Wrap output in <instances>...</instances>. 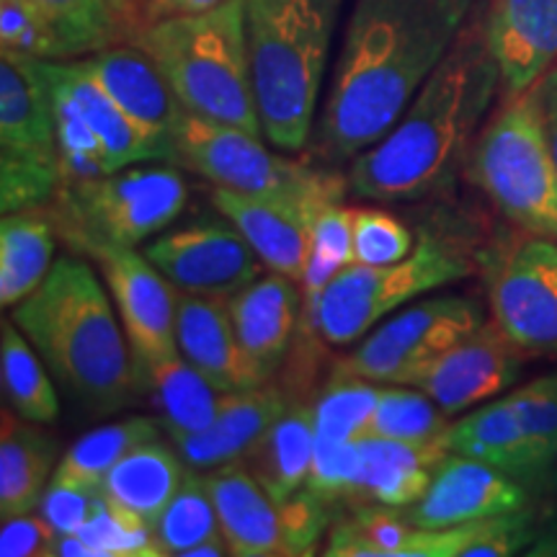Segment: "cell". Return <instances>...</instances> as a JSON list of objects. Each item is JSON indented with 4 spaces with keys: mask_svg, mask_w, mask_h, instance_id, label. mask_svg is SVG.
I'll return each instance as SVG.
<instances>
[{
    "mask_svg": "<svg viewBox=\"0 0 557 557\" xmlns=\"http://www.w3.org/2000/svg\"><path fill=\"white\" fill-rule=\"evenodd\" d=\"M156 527L120 506L99 500V508L81 532L60 534L54 557H163Z\"/></svg>",
    "mask_w": 557,
    "mask_h": 557,
    "instance_id": "obj_34",
    "label": "cell"
},
{
    "mask_svg": "<svg viewBox=\"0 0 557 557\" xmlns=\"http://www.w3.org/2000/svg\"><path fill=\"white\" fill-rule=\"evenodd\" d=\"M58 230L47 207H29L0 220V305L13 310L37 292L54 261Z\"/></svg>",
    "mask_w": 557,
    "mask_h": 557,
    "instance_id": "obj_30",
    "label": "cell"
},
{
    "mask_svg": "<svg viewBox=\"0 0 557 557\" xmlns=\"http://www.w3.org/2000/svg\"><path fill=\"white\" fill-rule=\"evenodd\" d=\"M81 60L132 124L156 145L160 158L171 163V135L184 107L150 54L132 41H120Z\"/></svg>",
    "mask_w": 557,
    "mask_h": 557,
    "instance_id": "obj_19",
    "label": "cell"
},
{
    "mask_svg": "<svg viewBox=\"0 0 557 557\" xmlns=\"http://www.w3.org/2000/svg\"><path fill=\"white\" fill-rule=\"evenodd\" d=\"M312 457H315L312 403L295 400L278 416L269 434L250 449L243 465L274 498V504H284L308 483Z\"/></svg>",
    "mask_w": 557,
    "mask_h": 557,
    "instance_id": "obj_28",
    "label": "cell"
},
{
    "mask_svg": "<svg viewBox=\"0 0 557 557\" xmlns=\"http://www.w3.org/2000/svg\"><path fill=\"white\" fill-rule=\"evenodd\" d=\"M478 0H354L315 124V156L357 158L393 129Z\"/></svg>",
    "mask_w": 557,
    "mask_h": 557,
    "instance_id": "obj_1",
    "label": "cell"
},
{
    "mask_svg": "<svg viewBox=\"0 0 557 557\" xmlns=\"http://www.w3.org/2000/svg\"><path fill=\"white\" fill-rule=\"evenodd\" d=\"M143 253L181 292L227 299L261 276V259L230 222L205 220L160 233Z\"/></svg>",
    "mask_w": 557,
    "mask_h": 557,
    "instance_id": "obj_13",
    "label": "cell"
},
{
    "mask_svg": "<svg viewBox=\"0 0 557 557\" xmlns=\"http://www.w3.org/2000/svg\"><path fill=\"white\" fill-rule=\"evenodd\" d=\"M156 423L158 421L137 416L88 431L60 457L52 483L83 487V491H101L103 478L124 455H129L139 444L160 438Z\"/></svg>",
    "mask_w": 557,
    "mask_h": 557,
    "instance_id": "obj_33",
    "label": "cell"
},
{
    "mask_svg": "<svg viewBox=\"0 0 557 557\" xmlns=\"http://www.w3.org/2000/svg\"><path fill=\"white\" fill-rule=\"evenodd\" d=\"M382 387L385 385L357 377L336 364L331 380L325 382L312 403L315 434L329 442H359L369 436Z\"/></svg>",
    "mask_w": 557,
    "mask_h": 557,
    "instance_id": "obj_37",
    "label": "cell"
},
{
    "mask_svg": "<svg viewBox=\"0 0 557 557\" xmlns=\"http://www.w3.org/2000/svg\"><path fill=\"white\" fill-rule=\"evenodd\" d=\"M186 470L189 465L184 462L178 449L152 438V442L139 444L111 468L103 478L101 493L109 504L156 527L160 513L184 483Z\"/></svg>",
    "mask_w": 557,
    "mask_h": 557,
    "instance_id": "obj_27",
    "label": "cell"
},
{
    "mask_svg": "<svg viewBox=\"0 0 557 557\" xmlns=\"http://www.w3.org/2000/svg\"><path fill=\"white\" fill-rule=\"evenodd\" d=\"M413 524L400 508L357 504L351 517L333 521L325 540V557H406Z\"/></svg>",
    "mask_w": 557,
    "mask_h": 557,
    "instance_id": "obj_38",
    "label": "cell"
},
{
    "mask_svg": "<svg viewBox=\"0 0 557 557\" xmlns=\"http://www.w3.org/2000/svg\"><path fill=\"white\" fill-rule=\"evenodd\" d=\"M465 171L508 222L527 235L557 240V173L534 88L500 101Z\"/></svg>",
    "mask_w": 557,
    "mask_h": 557,
    "instance_id": "obj_7",
    "label": "cell"
},
{
    "mask_svg": "<svg viewBox=\"0 0 557 557\" xmlns=\"http://www.w3.org/2000/svg\"><path fill=\"white\" fill-rule=\"evenodd\" d=\"M137 377L139 387L150 393L158 423L169 431L171 442L212 426L225 403V393L181 354L156 364H137Z\"/></svg>",
    "mask_w": 557,
    "mask_h": 557,
    "instance_id": "obj_29",
    "label": "cell"
},
{
    "mask_svg": "<svg viewBox=\"0 0 557 557\" xmlns=\"http://www.w3.org/2000/svg\"><path fill=\"white\" fill-rule=\"evenodd\" d=\"M534 94H537L542 127H545L547 148H549V156H553L555 173H557V67L549 70L545 78L534 86Z\"/></svg>",
    "mask_w": 557,
    "mask_h": 557,
    "instance_id": "obj_51",
    "label": "cell"
},
{
    "mask_svg": "<svg viewBox=\"0 0 557 557\" xmlns=\"http://www.w3.org/2000/svg\"><path fill=\"white\" fill-rule=\"evenodd\" d=\"M158 540L165 555L184 557L201 542L222 537L218 508H214L212 493H209L205 475L199 470H186L184 483L178 493L165 506L156 524Z\"/></svg>",
    "mask_w": 557,
    "mask_h": 557,
    "instance_id": "obj_39",
    "label": "cell"
},
{
    "mask_svg": "<svg viewBox=\"0 0 557 557\" xmlns=\"http://www.w3.org/2000/svg\"><path fill=\"white\" fill-rule=\"evenodd\" d=\"M101 500V491H83L50 483L37 511L54 527L58 534H75L88 524Z\"/></svg>",
    "mask_w": 557,
    "mask_h": 557,
    "instance_id": "obj_48",
    "label": "cell"
},
{
    "mask_svg": "<svg viewBox=\"0 0 557 557\" xmlns=\"http://www.w3.org/2000/svg\"><path fill=\"white\" fill-rule=\"evenodd\" d=\"M344 0H246V34L263 137L299 152L315 135L318 101Z\"/></svg>",
    "mask_w": 557,
    "mask_h": 557,
    "instance_id": "obj_4",
    "label": "cell"
},
{
    "mask_svg": "<svg viewBox=\"0 0 557 557\" xmlns=\"http://www.w3.org/2000/svg\"><path fill=\"white\" fill-rule=\"evenodd\" d=\"M0 380H3L5 406L18 418L39 426L58 421L60 400L50 367L11 318L0 325Z\"/></svg>",
    "mask_w": 557,
    "mask_h": 557,
    "instance_id": "obj_32",
    "label": "cell"
},
{
    "mask_svg": "<svg viewBox=\"0 0 557 557\" xmlns=\"http://www.w3.org/2000/svg\"><path fill=\"white\" fill-rule=\"evenodd\" d=\"M508 400L524 426L540 478L547 480L557 465V372L511 389Z\"/></svg>",
    "mask_w": 557,
    "mask_h": 557,
    "instance_id": "obj_43",
    "label": "cell"
},
{
    "mask_svg": "<svg viewBox=\"0 0 557 557\" xmlns=\"http://www.w3.org/2000/svg\"><path fill=\"white\" fill-rule=\"evenodd\" d=\"M176 338L181 357L222 393H243L267 385L243 351L227 299L181 292Z\"/></svg>",
    "mask_w": 557,
    "mask_h": 557,
    "instance_id": "obj_22",
    "label": "cell"
},
{
    "mask_svg": "<svg viewBox=\"0 0 557 557\" xmlns=\"http://www.w3.org/2000/svg\"><path fill=\"white\" fill-rule=\"evenodd\" d=\"M483 320V305L470 297L421 299L374 325L338 364L377 385L416 387L423 372Z\"/></svg>",
    "mask_w": 557,
    "mask_h": 557,
    "instance_id": "obj_11",
    "label": "cell"
},
{
    "mask_svg": "<svg viewBox=\"0 0 557 557\" xmlns=\"http://www.w3.org/2000/svg\"><path fill=\"white\" fill-rule=\"evenodd\" d=\"M325 199H344L341 191L308 197L289 194H243L214 186L212 205L246 238L269 271L302 282L308 267L312 220Z\"/></svg>",
    "mask_w": 557,
    "mask_h": 557,
    "instance_id": "obj_15",
    "label": "cell"
},
{
    "mask_svg": "<svg viewBox=\"0 0 557 557\" xmlns=\"http://www.w3.org/2000/svg\"><path fill=\"white\" fill-rule=\"evenodd\" d=\"M114 299L116 315L127 333L137 364H156L176 357V284L135 248H109L94 256Z\"/></svg>",
    "mask_w": 557,
    "mask_h": 557,
    "instance_id": "obj_14",
    "label": "cell"
},
{
    "mask_svg": "<svg viewBox=\"0 0 557 557\" xmlns=\"http://www.w3.org/2000/svg\"><path fill=\"white\" fill-rule=\"evenodd\" d=\"M361 470L359 442H329L315 434V457L308 475L310 493L329 504H354Z\"/></svg>",
    "mask_w": 557,
    "mask_h": 557,
    "instance_id": "obj_45",
    "label": "cell"
},
{
    "mask_svg": "<svg viewBox=\"0 0 557 557\" xmlns=\"http://www.w3.org/2000/svg\"><path fill=\"white\" fill-rule=\"evenodd\" d=\"M487 305L529 357L557 354V240L529 235L493 263Z\"/></svg>",
    "mask_w": 557,
    "mask_h": 557,
    "instance_id": "obj_12",
    "label": "cell"
},
{
    "mask_svg": "<svg viewBox=\"0 0 557 557\" xmlns=\"http://www.w3.org/2000/svg\"><path fill=\"white\" fill-rule=\"evenodd\" d=\"M444 442L455 455L491 465V468L506 472L519 483L534 487L545 483L540 478L524 426H521L508 395L487 400L465 413L459 421L449 423Z\"/></svg>",
    "mask_w": 557,
    "mask_h": 557,
    "instance_id": "obj_25",
    "label": "cell"
},
{
    "mask_svg": "<svg viewBox=\"0 0 557 557\" xmlns=\"http://www.w3.org/2000/svg\"><path fill=\"white\" fill-rule=\"evenodd\" d=\"M472 271L468 250L436 238H418L413 253L389 267L351 263L320 295L315 312L299 325V336L310 344L320 338L325 346H351L416 297L459 282Z\"/></svg>",
    "mask_w": 557,
    "mask_h": 557,
    "instance_id": "obj_8",
    "label": "cell"
},
{
    "mask_svg": "<svg viewBox=\"0 0 557 557\" xmlns=\"http://www.w3.org/2000/svg\"><path fill=\"white\" fill-rule=\"evenodd\" d=\"M413 248V233L395 214L374 207H354V263L389 267L408 259Z\"/></svg>",
    "mask_w": 557,
    "mask_h": 557,
    "instance_id": "obj_44",
    "label": "cell"
},
{
    "mask_svg": "<svg viewBox=\"0 0 557 557\" xmlns=\"http://www.w3.org/2000/svg\"><path fill=\"white\" fill-rule=\"evenodd\" d=\"M336 504L318 498L308 487L295 493L289 500L278 504L282 513V532L287 555H312L320 547V540L333 524Z\"/></svg>",
    "mask_w": 557,
    "mask_h": 557,
    "instance_id": "obj_47",
    "label": "cell"
},
{
    "mask_svg": "<svg viewBox=\"0 0 557 557\" xmlns=\"http://www.w3.org/2000/svg\"><path fill=\"white\" fill-rule=\"evenodd\" d=\"M447 429V413L421 387L410 389V385H385L377 410L372 416L369 436L423 444L444 438Z\"/></svg>",
    "mask_w": 557,
    "mask_h": 557,
    "instance_id": "obj_40",
    "label": "cell"
},
{
    "mask_svg": "<svg viewBox=\"0 0 557 557\" xmlns=\"http://www.w3.org/2000/svg\"><path fill=\"white\" fill-rule=\"evenodd\" d=\"M62 186L50 94L32 60L0 58V209L41 207Z\"/></svg>",
    "mask_w": 557,
    "mask_h": 557,
    "instance_id": "obj_10",
    "label": "cell"
},
{
    "mask_svg": "<svg viewBox=\"0 0 557 557\" xmlns=\"http://www.w3.org/2000/svg\"><path fill=\"white\" fill-rule=\"evenodd\" d=\"M480 18L504 99L527 94L557 67V0H485Z\"/></svg>",
    "mask_w": 557,
    "mask_h": 557,
    "instance_id": "obj_18",
    "label": "cell"
},
{
    "mask_svg": "<svg viewBox=\"0 0 557 557\" xmlns=\"http://www.w3.org/2000/svg\"><path fill=\"white\" fill-rule=\"evenodd\" d=\"M189 205V184L173 165H127L94 178L65 181L47 201L58 238L75 256L137 248L160 235Z\"/></svg>",
    "mask_w": 557,
    "mask_h": 557,
    "instance_id": "obj_6",
    "label": "cell"
},
{
    "mask_svg": "<svg viewBox=\"0 0 557 557\" xmlns=\"http://www.w3.org/2000/svg\"><path fill=\"white\" fill-rule=\"evenodd\" d=\"M60 534L41 513H21L3 519L0 555L3 557H52Z\"/></svg>",
    "mask_w": 557,
    "mask_h": 557,
    "instance_id": "obj_49",
    "label": "cell"
},
{
    "mask_svg": "<svg viewBox=\"0 0 557 557\" xmlns=\"http://www.w3.org/2000/svg\"><path fill=\"white\" fill-rule=\"evenodd\" d=\"M3 408L0 436V519L37 511L60 465V447L39 423Z\"/></svg>",
    "mask_w": 557,
    "mask_h": 557,
    "instance_id": "obj_26",
    "label": "cell"
},
{
    "mask_svg": "<svg viewBox=\"0 0 557 557\" xmlns=\"http://www.w3.org/2000/svg\"><path fill=\"white\" fill-rule=\"evenodd\" d=\"M527 357L491 318L444 351L416 387L431 395L444 413L457 416L506 393L519 380Z\"/></svg>",
    "mask_w": 557,
    "mask_h": 557,
    "instance_id": "obj_16",
    "label": "cell"
},
{
    "mask_svg": "<svg viewBox=\"0 0 557 557\" xmlns=\"http://www.w3.org/2000/svg\"><path fill=\"white\" fill-rule=\"evenodd\" d=\"M171 163L197 173L220 189L243 194L308 197L348 189L344 178L310 169L302 160L276 156L261 137L246 129L205 120L186 109L181 111L171 135Z\"/></svg>",
    "mask_w": 557,
    "mask_h": 557,
    "instance_id": "obj_9",
    "label": "cell"
},
{
    "mask_svg": "<svg viewBox=\"0 0 557 557\" xmlns=\"http://www.w3.org/2000/svg\"><path fill=\"white\" fill-rule=\"evenodd\" d=\"M47 67L70 90V96L78 101L88 124L99 135L103 152H107L109 173L135 163H148V160H163L156 145L116 107L114 99L99 86V81L88 73L81 58L47 60Z\"/></svg>",
    "mask_w": 557,
    "mask_h": 557,
    "instance_id": "obj_31",
    "label": "cell"
},
{
    "mask_svg": "<svg viewBox=\"0 0 557 557\" xmlns=\"http://www.w3.org/2000/svg\"><path fill=\"white\" fill-rule=\"evenodd\" d=\"M65 39L70 58H86L127 41V29L111 0H37Z\"/></svg>",
    "mask_w": 557,
    "mask_h": 557,
    "instance_id": "obj_41",
    "label": "cell"
},
{
    "mask_svg": "<svg viewBox=\"0 0 557 557\" xmlns=\"http://www.w3.org/2000/svg\"><path fill=\"white\" fill-rule=\"evenodd\" d=\"M361 470L354 504L387 508L413 506L429 491L442 459L449 455L444 438L423 444L395 442L385 436L359 438Z\"/></svg>",
    "mask_w": 557,
    "mask_h": 557,
    "instance_id": "obj_24",
    "label": "cell"
},
{
    "mask_svg": "<svg viewBox=\"0 0 557 557\" xmlns=\"http://www.w3.org/2000/svg\"><path fill=\"white\" fill-rule=\"evenodd\" d=\"M207 487L218 508L222 537L230 555L278 557L287 555L278 504L263 491L243 462L205 472Z\"/></svg>",
    "mask_w": 557,
    "mask_h": 557,
    "instance_id": "obj_23",
    "label": "cell"
},
{
    "mask_svg": "<svg viewBox=\"0 0 557 557\" xmlns=\"http://www.w3.org/2000/svg\"><path fill=\"white\" fill-rule=\"evenodd\" d=\"M527 504L524 483L491 465L449 451L436 468L429 491L413 506L400 508V513L418 529H447L521 511Z\"/></svg>",
    "mask_w": 557,
    "mask_h": 557,
    "instance_id": "obj_17",
    "label": "cell"
},
{
    "mask_svg": "<svg viewBox=\"0 0 557 557\" xmlns=\"http://www.w3.org/2000/svg\"><path fill=\"white\" fill-rule=\"evenodd\" d=\"M534 527L532 513L527 508L511 513H498L478 521L459 524L457 557H508L532 542Z\"/></svg>",
    "mask_w": 557,
    "mask_h": 557,
    "instance_id": "obj_46",
    "label": "cell"
},
{
    "mask_svg": "<svg viewBox=\"0 0 557 557\" xmlns=\"http://www.w3.org/2000/svg\"><path fill=\"white\" fill-rule=\"evenodd\" d=\"M498 90V65L485 41L483 18L475 16L393 129L354 158L348 194L372 201H416L447 189L468 165Z\"/></svg>",
    "mask_w": 557,
    "mask_h": 557,
    "instance_id": "obj_2",
    "label": "cell"
},
{
    "mask_svg": "<svg viewBox=\"0 0 557 557\" xmlns=\"http://www.w3.org/2000/svg\"><path fill=\"white\" fill-rule=\"evenodd\" d=\"M227 310L250 364L263 382H271L287 361L299 333V320H302L299 284L278 271H271L227 297Z\"/></svg>",
    "mask_w": 557,
    "mask_h": 557,
    "instance_id": "obj_20",
    "label": "cell"
},
{
    "mask_svg": "<svg viewBox=\"0 0 557 557\" xmlns=\"http://www.w3.org/2000/svg\"><path fill=\"white\" fill-rule=\"evenodd\" d=\"M127 41L150 54L186 111L263 137L250 75L246 0H222L197 16L139 26Z\"/></svg>",
    "mask_w": 557,
    "mask_h": 557,
    "instance_id": "obj_5",
    "label": "cell"
},
{
    "mask_svg": "<svg viewBox=\"0 0 557 557\" xmlns=\"http://www.w3.org/2000/svg\"><path fill=\"white\" fill-rule=\"evenodd\" d=\"M222 0H143V9L137 13V26H150L165 18H178V16H197L214 5H220Z\"/></svg>",
    "mask_w": 557,
    "mask_h": 557,
    "instance_id": "obj_50",
    "label": "cell"
},
{
    "mask_svg": "<svg viewBox=\"0 0 557 557\" xmlns=\"http://www.w3.org/2000/svg\"><path fill=\"white\" fill-rule=\"evenodd\" d=\"M555 485H557V465H555Z\"/></svg>",
    "mask_w": 557,
    "mask_h": 557,
    "instance_id": "obj_53",
    "label": "cell"
},
{
    "mask_svg": "<svg viewBox=\"0 0 557 557\" xmlns=\"http://www.w3.org/2000/svg\"><path fill=\"white\" fill-rule=\"evenodd\" d=\"M0 47L13 58L73 60L50 13L37 0H0Z\"/></svg>",
    "mask_w": 557,
    "mask_h": 557,
    "instance_id": "obj_42",
    "label": "cell"
},
{
    "mask_svg": "<svg viewBox=\"0 0 557 557\" xmlns=\"http://www.w3.org/2000/svg\"><path fill=\"white\" fill-rule=\"evenodd\" d=\"M292 403L295 398L289 387L276 385V382L243 389V393H225V403L212 426L173 438V444L184 462L199 472L243 462Z\"/></svg>",
    "mask_w": 557,
    "mask_h": 557,
    "instance_id": "obj_21",
    "label": "cell"
},
{
    "mask_svg": "<svg viewBox=\"0 0 557 557\" xmlns=\"http://www.w3.org/2000/svg\"><path fill=\"white\" fill-rule=\"evenodd\" d=\"M111 5H114L116 16L122 18L124 29H127V39H129V34L135 32L137 26V13L143 9V0H111Z\"/></svg>",
    "mask_w": 557,
    "mask_h": 557,
    "instance_id": "obj_52",
    "label": "cell"
},
{
    "mask_svg": "<svg viewBox=\"0 0 557 557\" xmlns=\"http://www.w3.org/2000/svg\"><path fill=\"white\" fill-rule=\"evenodd\" d=\"M32 67L37 70L47 94H50L54 129H58L60 145L62 184H65V181L94 178L109 173L107 152H103L101 139L88 124L78 101H75L73 96H70V90L54 78L52 70L47 67V60H32Z\"/></svg>",
    "mask_w": 557,
    "mask_h": 557,
    "instance_id": "obj_36",
    "label": "cell"
},
{
    "mask_svg": "<svg viewBox=\"0 0 557 557\" xmlns=\"http://www.w3.org/2000/svg\"><path fill=\"white\" fill-rule=\"evenodd\" d=\"M11 320L50 367L52 377L96 416L127 406L139 389L137 359L101 278L81 256L54 261Z\"/></svg>",
    "mask_w": 557,
    "mask_h": 557,
    "instance_id": "obj_3",
    "label": "cell"
},
{
    "mask_svg": "<svg viewBox=\"0 0 557 557\" xmlns=\"http://www.w3.org/2000/svg\"><path fill=\"white\" fill-rule=\"evenodd\" d=\"M354 263V207L341 205V199H325L312 220L310 253L299 292H302V320L308 323L320 295L341 271Z\"/></svg>",
    "mask_w": 557,
    "mask_h": 557,
    "instance_id": "obj_35",
    "label": "cell"
}]
</instances>
